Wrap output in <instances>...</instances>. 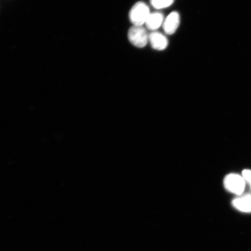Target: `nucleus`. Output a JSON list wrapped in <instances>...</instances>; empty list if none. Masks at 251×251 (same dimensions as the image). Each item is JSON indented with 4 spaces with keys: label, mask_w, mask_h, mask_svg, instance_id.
Masks as SVG:
<instances>
[{
    "label": "nucleus",
    "mask_w": 251,
    "mask_h": 251,
    "mask_svg": "<svg viewBox=\"0 0 251 251\" xmlns=\"http://www.w3.org/2000/svg\"><path fill=\"white\" fill-rule=\"evenodd\" d=\"M151 14L150 8L145 2L139 1L135 4L129 12V20L134 26H143L146 24Z\"/></svg>",
    "instance_id": "nucleus-1"
},
{
    "label": "nucleus",
    "mask_w": 251,
    "mask_h": 251,
    "mask_svg": "<svg viewBox=\"0 0 251 251\" xmlns=\"http://www.w3.org/2000/svg\"><path fill=\"white\" fill-rule=\"evenodd\" d=\"M224 183L229 192L240 196L243 194L247 183L242 175L230 174L225 177Z\"/></svg>",
    "instance_id": "nucleus-2"
},
{
    "label": "nucleus",
    "mask_w": 251,
    "mask_h": 251,
    "mask_svg": "<svg viewBox=\"0 0 251 251\" xmlns=\"http://www.w3.org/2000/svg\"><path fill=\"white\" fill-rule=\"evenodd\" d=\"M149 34L143 26H133L128 31V39L138 48L145 47L149 42Z\"/></svg>",
    "instance_id": "nucleus-3"
},
{
    "label": "nucleus",
    "mask_w": 251,
    "mask_h": 251,
    "mask_svg": "<svg viewBox=\"0 0 251 251\" xmlns=\"http://www.w3.org/2000/svg\"><path fill=\"white\" fill-rule=\"evenodd\" d=\"M180 17L179 14L176 11L171 12L165 19L162 25L163 29L168 35L174 34L179 26Z\"/></svg>",
    "instance_id": "nucleus-4"
},
{
    "label": "nucleus",
    "mask_w": 251,
    "mask_h": 251,
    "mask_svg": "<svg viewBox=\"0 0 251 251\" xmlns=\"http://www.w3.org/2000/svg\"><path fill=\"white\" fill-rule=\"evenodd\" d=\"M149 42L152 49L157 51H163L168 46V40L164 34L158 31H152L149 34Z\"/></svg>",
    "instance_id": "nucleus-5"
},
{
    "label": "nucleus",
    "mask_w": 251,
    "mask_h": 251,
    "mask_svg": "<svg viewBox=\"0 0 251 251\" xmlns=\"http://www.w3.org/2000/svg\"><path fill=\"white\" fill-rule=\"evenodd\" d=\"M232 205L235 209L245 213L251 212V195H241L233 200Z\"/></svg>",
    "instance_id": "nucleus-6"
},
{
    "label": "nucleus",
    "mask_w": 251,
    "mask_h": 251,
    "mask_svg": "<svg viewBox=\"0 0 251 251\" xmlns=\"http://www.w3.org/2000/svg\"><path fill=\"white\" fill-rule=\"evenodd\" d=\"M164 16L161 12H154L151 13L146 23L147 29L152 31H156L162 26L164 21Z\"/></svg>",
    "instance_id": "nucleus-7"
},
{
    "label": "nucleus",
    "mask_w": 251,
    "mask_h": 251,
    "mask_svg": "<svg viewBox=\"0 0 251 251\" xmlns=\"http://www.w3.org/2000/svg\"><path fill=\"white\" fill-rule=\"evenodd\" d=\"M175 0H150L151 4L157 9H163L170 7Z\"/></svg>",
    "instance_id": "nucleus-8"
},
{
    "label": "nucleus",
    "mask_w": 251,
    "mask_h": 251,
    "mask_svg": "<svg viewBox=\"0 0 251 251\" xmlns=\"http://www.w3.org/2000/svg\"><path fill=\"white\" fill-rule=\"evenodd\" d=\"M242 176L246 183L249 184L251 189V170H250V169H245L242 172Z\"/></svg>",
    "instance_id": "nucleus-9"
}]
</instances>
